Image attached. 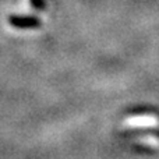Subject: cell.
I'll return each instance as SVG.
<instances>
[{"label": "cell", "mask_w": 159, "mask_h": 159, "mask_svg": "<svg viewBox=\"0 0 159 159\" xmlns=\"http://www.w3.org/2000/svg\"><path fill=\"white\" fill-rule=\"evenodd\" d=\"M143 143L149 144V145H152V147H159V141L152 140V138H145V140H143Z\"/></svg>", "instance_id": "2"}, {"label": "cell", "mask_w": 159, "mask_h": 159, "mask_svg": "<svg viewBox=\"0 0 159 159\" xmlns=\"http://www.w3.org/2000/svg\"><path fill=\"white\" fill-rule=\"evenodd\" d=\"M129 127H154L157 124V120L152 117H141V119H130L127 121Z\"/></svg>", "instance_id": "1"}]
</instances>
